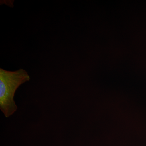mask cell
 <instances>
[{"label": "cell", "instance_id": "6da1fadb", "mask_svg": "<svg viewBox=\"0 0 146 146\" xmlns=\"http://www.w3.org/2000/svg\"><path fill=\"white\" fill-rule=\"evenodd\" d=\"M30 80L24 69L9 71L0 69V109L5 117H9L18 109L14 100L15 93L19 86Z\"/></svg>", "mask_w": 146, "mask_h": 146}]
</instances>
